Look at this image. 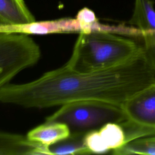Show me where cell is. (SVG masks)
I'll list each match as a JSON object with an SVG mask.
<instances>
[{
    "label": "cell",
    "instance_id": "obj_9",
    "mask_svg": "<svg viewBox=\"0 0 155 155\" xmlns=\"http://www.w3.org/2000/svg\"><path fill=\"white\" fill-rule=\"evenodd\" d=\"M70 134V130L65 124L45 122L28 131L26 136L31 141L48 147L67 137Z\"/></svg>",
    "mask_w": 155,
    "mask_h": 155
},
{
    "label": "cell",
    "instance_id": "obj_10",
    "mask_svg": "<svg viewBox=\"0 0 155 155\" xmlns=\"http://www.w3.org/2000/svg\"><path fill=\"white\" fill-rule=\"evenodd\" d=\"M85 132H70L67 137L48 147V154L85 155L92 154L85 143Z\"/></svg>",
    "mask_w": 155,
    "mask_h": 155
},
{
    "label": "cell",
    "instance_id": "obj_11",
    "mask_svg": "<svg viewBox=\"0 0 155 155\" xmlns=\"http://www.w3.org/2000/svg\"><path fill=\"white\" fill-rule=\"evenodd\" d=\"M104 153L114 150L126 144L125 133L120 124L108 122L96 130Z\"/></svg>",
    "mask_w": 155,
    "mask_h": 155
},
{
    "label": "cell",
    "instance_id": "obj_13",
    "mask_svg": "<svg viewBox=\"0 0 155 155\" xmlns=\"http://www.w3.org/2000/svg\"><path fill=\"white\" fill-rule=\"evenodd\" d=\"M112 153L117 155H155V136L141 137L130 141L123 147L113 150Z\"/></svg>",
    "mask_w": 155,
    "mask_h": 155
},
{
    "label": "cell",
    "instance_id": "obj_15",
    "mask_svg": "<svg viewBox=\"0 0 155 155\" xmlns=\"http://www.w3.org/2000/svg\"><path fill=\"white\" fill-rule=\"evenodd\" d=\"M142 32V38L144 41V56L148 65L155 73V30Z\"/></svg>",
    "mask_w": 155,
    "mask_h": 155
},
{
    "label": "cell",
    "instance_id": "obj_5",
    "mask_svg": "<svg viewBox=\"0 0 155 155\" xmlns=\"http://www.w3.org/2000/svg\"><path fill=\"white\" fill-rule=\"evenodd\" d=\"M121 108L130 120L155 129V80L130 96Z\"/></svg>",
    "mask_w": 155,
    "mask_h": 155
},
{
    "label": "cell",
    "instance_id": "obj_3",
    "mask_svg": "<svg viewBox=\"0 0 155 155\" xmlns=\"http://www.w3.org/2000/svg\"><path fill=\"white\" fill-rule=\"evenodd\" d=\"M127 119L120 106L100 101L82 100L62 105L59 110L46 117L45 122L65 124L70 132L88 133L107 123L121 124Z\"/></svg>",
    "mask_w": 155,
    "mask_h": 155
},
{
    "label": "cell",
    "instance_id": "obj_14",
    "mask_svg": "<svg viewBox=\"0 0 155 155\" xmlns=\"http://www.w3.org/2000/svg\"><path fill=\"white\" fill-rule=\"evenodd\" d=\"M76 19L81 27V31L90 32L104 30V25L100 24L94 12L87 7H84L78 12Z\"/></svg>",
    "mask_w": 155,
    "mask_h": 155
},
{
    "label": "cell",
    "instance_id": "obj_1",
    "mask_svg": "<svg viewBox=\"0 0 155 155\" xmlns=\"http://www.w3.org/2000/svg\"><path fill=\"white\" fill-rule=\"evenodd\" d=\"M155 80L143 52L111 68L89 72L66 64L24 84H8L0 101L25 108H45L82 100L100 101L121 107L133 94Z\"/></svg>",
    "mask_w": 155,
    "mask_h": 155
},
{
    "label": "cell",
    "instance_id": "obj_12",
    "mask_svg": "<svg viewBox=\"0 0 155 155\" xmlns=\"http://www.w3.org/2000/svg\"><path fill=\"white\" fill-rule=\"evenodd\" d=\"M154 2L152 0H135L133 15L128 24L142 31L155 30Z\"/></svg>",
    "mask_w": 155,
    "mask_h": 155
},
{
    "label": "cell",
    "instance_id": "obj_2",
    "mask_svg": "<svg viewBox=\"0 0 155 155\" xmlns=\"http://www.w3.org/2000/svg\"><path fill=\"white\" fill-rule=\"evenodd\" d=\"M143 51L132 39L104 31L79 32L65 64L79 72L106 69L125 63Z\"/></svg>",
    "mask_w": 155,
    "mask_h": 155
},
{
    "label": "cell",
    "instance_id": "obj_4",
    "mask_svg": "<svg viewBox=\"0 0 155 155\" xmlns=\"http://www.w3.org/2000/svg\"><path fill=\"white\" fill-rule=\"evenodd\" d=\"M38 44L27 34L0 31V90L40 59Z\"/></svg>",
    "mask_w": 155,
    "mask_h": 155
},
{
    "label": "cell",
    "instance_id": "obj_7",
    "mask_svg": "<svg viewBox=\"0 0 155 155\" xmlns=\"http://www.w3.org/2000/svg\"><path fill=\"white\" fill-rule=\"evenodd\" d=\"M35 21L24 0H0V30Z\"/></svg>",
    "mask_w": 155,
    "mask_h": 155
},
{
    "label": "cell",
    "instance_id": "obj_8",
    "mask_svg": "<svg viewBox=\"0 0 155 155\" xmlns=\"http://www.w3.org/2000/svg\"><path fill=\"white\" fill-rule=\"evenodd\" d=\"M81 27L77 19H63L57 21L34 22L24 25L2 28L0 31H10L25 34H48L59 32L81 31Z\"/></svg>",
    "mask_w": 155,
    "mask_h": 155
},
{
    "label": "cell",
    "instance_id": "obj_6",
    "mask_svg": "<svg viewBox=\"0 0 155 155\" xmlns=\"http://www.w3.org/2000/svg\"><path fill=\"white\" fill-rule=\"evenodd\" d=\"M45 145L28 139L27 136L0 131V155L45 154Z\"/></svg>",
    "mask_w": 155,
    "mask_h": 155
}]
</instances>
